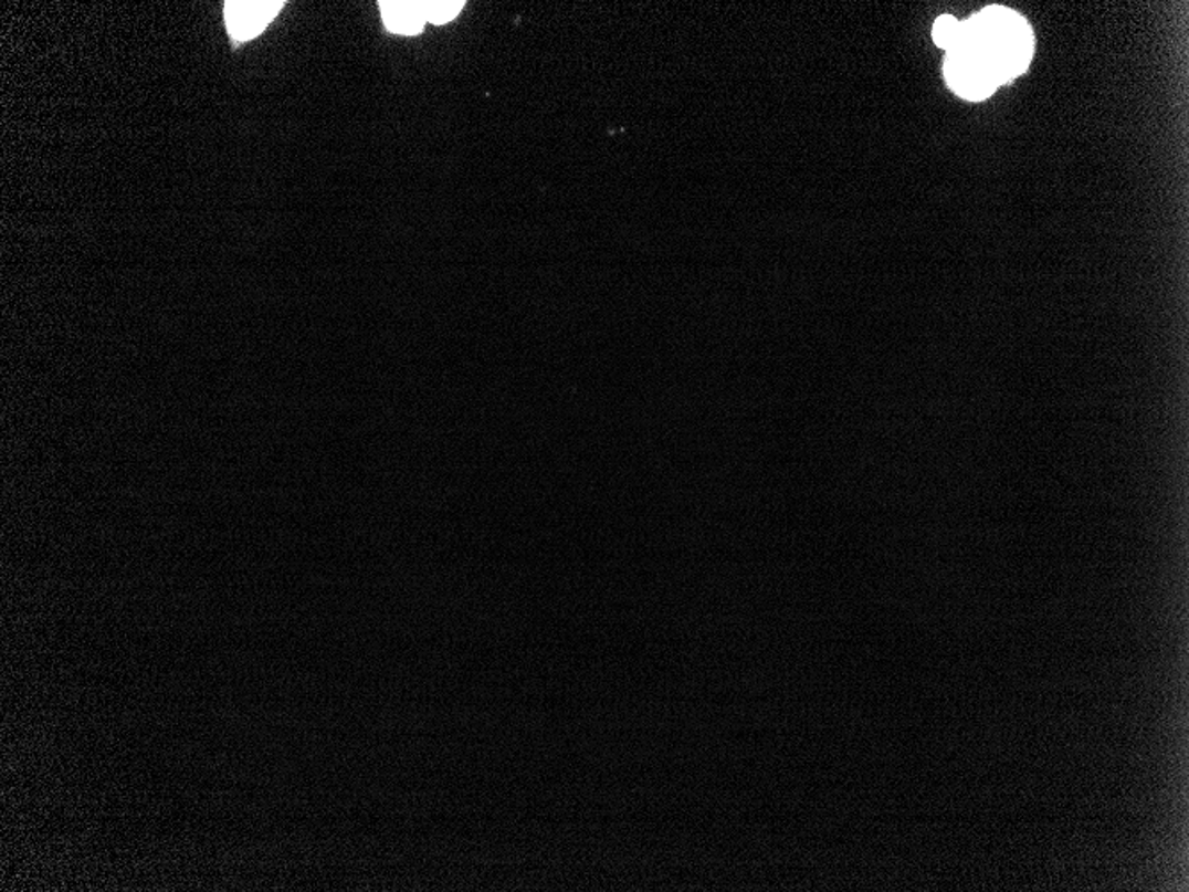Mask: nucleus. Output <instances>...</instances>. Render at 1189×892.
<instances>
[{"label": "nucleus", "mask_w": 1189, "mask_h": 892, "mask_svg": "<svg viewBox=\"0 0 1189 892\" xmlns=\"http://www.w3.org/2000/svg\"><path fill=\"white\" fill-rule=\"evenodd\" d=\"M955 46L983 61L998 78V84H1004L1028 69L1033 55V34L1016 11L990 6L960 23V36Z\"/></svg>", "instance_id": "obj_1"}, {"label": "nucleus", "mask_w": 1189, "mask_h": 892, "mask_svg": "<svg viewBox=\"0 0 1189 892\" xmlns=\"http://www.w3.org/2000/svg\"><path fill=\"white\" fill-rule=\"evenodd\" d=\"M944 74L955 93L969 101H983L999 86L998 78L983 61L958 46L947 52Z\"/></svg>", "instance_id": "obj_2"}, {"label": "nucleus", "mask_w": 1189, "mask_h": 892, "mask_svg": "<svg viewBox=\"0 0 1189 892\" xmlns=\"http://www.w3.org/2000/svg\"><path fill=\"white\" fill-rule=\"evenodd\" d=\"M284 2L275 0H238L224 4V19L230 34L238 42H248L259 36L270 25L271 20L282 10Z\"/></svg>", "instance_id": "obj_3"}, {"label": "nucleus", "mask_w": 1189, "mask_h": 892, "mask_svg": "<svg viewBox=\"0 0 1189 892\" xmlns=\"http://www.w3.org/2000/svg\"><path fill=\"white\" fill-rule=\"evenodd\" d=\"M381 17H383L385 28L396 34H419L424 29L425 22H428V14H425V2H408V0H396V2H380Z\"/></svg>", "instance_id": "obj_4"}, {"label": "nucleus", "mask_w": 1189, "mask_h": 892, "mask_svg": "<svg viewBox=\"0 0 1189 892\" xmlns=\"http://www.w3.org/2000/svg\"><path fill=\"white\" fill-rule=\"evenodd\" d=\"M465 2L457 0H428L425 2V14H428V22L435 23V25H442V23L451 22L460 11L463 10Z\"/></svg>", "instance_id": "obj_5"}, {"label": "nucleus", "mask_w": 1189, "mask_h": 892, "mask_svg": "<svg viewBox=\"0 0 1189 892\" xmlns=\"http://www.w3.org/2000/svg\"><path fill=\"white\" fill-rule=\"evenodd\" d=\"M960 23L949 14L940 17L934 25V42L940 49H946L947 52L951 51L953 46L958 42V36H960Z\"/></svg>", "instance_id": "obj_6"}]
</instances>
